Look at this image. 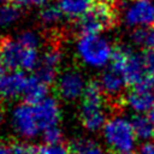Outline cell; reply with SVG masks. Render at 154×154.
<instances>
[{
    "label": "cell",
    "mask_w": 154,
    "mask_h": 154,
    "mask_svg": "<svg viewBox=\"0 0 154 154\" xmlns=\"http://www.w3.org/2000/svg\"><path fill=\"white\" fill-rule=\"evenodd\" d=\"M114 47L101 34L79 35L76 42V53L79 60L91 69H103L111 64Z\"/></svg>",
    "instance_id": "obj_1"
},
{
    "label": "cell",
    "mask_w": 154,
    "mask_h": 154,
    "mask_svg": "<svg viewBox=\"0 0 154 154\" xmlns=\"http://www.w3.org/2000/svg\"><path fill=\"white\" fill-rule=\"evenodd\" d=\"M105 96L106 95L103 94L99 82H90L81 97V122L84 129L90 132L102 130L108 119L105 106Z\"/></svg>",
    "instance_id": "obj_2"
},
{
    "label": "cell",
    "mask_w": 154,
    "mask_h": 154,
    "mask_svg": "<svg viewBox=\"0 0 154 154\" xmlns=\"http://www.w3.org/2000/svg\"><path fill=\"white\" fill-rule=\"evenodd\" d=\"M101 131L105 144L116 154L132 152L136 147L137 136L131 119L123 114H116L108 118Z\"/></svg>",
    "instance_id": "obj_3"
},
{
    "label": "cell",
    "mask_w": 154,
    "mask_h": 154,
    "mask_svg": "<svg viewBox=\"0 0 154 154\" xmlns=\"http://www.w3.org/2000/svg\"><path fill=\"white\" fill-rule=\"evenodd\" d=\"M40 49L24 47L18 38L5 37L0 45V59L8 70L35 71L40 61Z\"/></svg>",
    "instance_id": "obj_4"
},
{
    "label": "cell",
    "mask_w": 154,
    "mask_h": 154,
    "mask_svg": "<svg viewBox=\"0 0 154 154\" xmlns=\"http://www.w3.org/2000/svg\"><path fill=\"white\" fill-rule=\"evenodd\" d=\"M117 11L114 5L96 1L76 22V30L79 35L83 34H101L102 31L109 30L116 25Z\"/></svg>",
    "instance_id": "obj_5"
},
{
    "label": "cell",
    "mask_w": 154,
    "mask_h": 154,
    "mask_svg": "<svg viewBox=\"0 0 154 154\" xmlns=\"http://www.w3.org/2000/svg\"><path fill=\"white\" fill-rule=\"evenodd\" d=\"M111 65L117 67L124 75L128 84L137 85L148 78L142 54L135 53L130 47H114Z\"/></svg>",
    "instance_id": "obj_6"
},
{
    "label": "cell",
    "mask_w": 154,
    "mask_h": 154,
    "mask_svg": "<svg viewBox=\"0 0 154 154\" xmlns=\"http://www.w3.org/2000/svg\"><path fill=\"white\" fill-rule=\"evenodd\" d=\"M11 126L13 131L24 140H31L42 134L34 105L29 102H20L11 111Z\"/></svg>",
    "instance_id": "obj_7"
},
{
    "label": "cell",
    "mask_w": 154,
    "mask_h": 154,
    "mask_svg": "<svg viewBox=\"0 0 154 154\" xmlns=\"http://www.w3.org/2000/svg\"><path fill=\"white\" fill-rule=\"evenodd\" d=\"M123 19L134 29L154 26V0H130L124 7Z\"/></svg>",
    "instance_id": "obj_8"
},
{
    "label": "cell",
    "mask_w": 154,
    "mask_h": 154,
    "mask_svg": "<svg viewBox=\"0 0 154 154\" xmlns=\"http://www.w3.org/2000/svg\"><path fill=\"white\" fill-rule=\"evenodd\" d=\"M88 83L82 72L75 69H69L61 72L57 78L58 94L66 101L81 99L85 91Z\"/></svg>",
    "instance_id": "obj_9"
},
{
    "label": "cell",
    "mask_w": 154,
    "mask_h": 154,
    "mask_svg": "<svg viewBox=\"0 0 154 154\" xmlns=\"http://www.w3.org/2000/svg\"><path fill=\"white\" fill-rule=\"evenodd\" d=\"M125 106L135 114L149 113L154 107V90L150 87L148 78L137 85H134L124 96Z\"/></svg>",
    "instance_id": "obj_10"
},
{
    "label": "cell",
    "mask_w": 154,
    "mask_h": 154,
    "mask_svg": "<svg viewBox=\"0 0 154 154\" xmlns=\"http://www.w3.org/2000/svg\"><path fill=\"white\" fill-rule=\"evenodd\" d=\"M63 59V53L57 46L47 47L40 57L38 65L35 70V75L48 84H52L58 78L59 66Z\"/></svg>",
    "instance_id": "obj_11"
},
{
    "label": "cell",
    "mask_w": 154,
    "mask_h": 154,
    "mask_svg": "<svg viewBox=\"0 0 154 154\" xmlns=\"http://www.w3.org/2000/svg\"><path fill=\"white\" fill-rule=\"evenodd\" d=\"M28 76L20 70H8L0 76V99L13 100L23 96Z\"/></svg>",
    "instance_id": "obj_12"
},
{
    "label": "cell",
    "mask_w": 154,
    "mask_h": 154,
    "mask_svg": "<svg viewBox=\"0 0 154 154\" xmlns=\"http://www.w3.org/2000/svg\"><path fill=\"white\" fill-rule=\"evenodd\" d=\"M34 109H35V114L42 132L46 129L59 124L61 111H60L59 102L54 97L47 96L45 100L35 103Z\"/></svg>",
    "instance_id": "obj_13"
},
{
    "label": "cell",
    "mask_w": 154,
    "mask_h": 154,
    "mask_svg": "<svg viewBox=\"0 0 154 154\" xmlns=\"http://www.w3.org/2000/svg\"><path fill=\"white\" fill-rule=\"evenodd\" d=\"M99 84L106 96L116 99L123 94L125 87L128 85V82L124 75L117 67L109 64L101 73L99 78Z\"/></svg>",
    "instance_id": "obj_14"
},
{
    "label": "cell",
    "mask_w": 154,
    "mask_h": 154,
    "mask_svg": "<svg viewBox=\"0 0 154 154\" xmlns=\"http://www.w3.org/2000/svg\"><path fill=\"white\" fill-rule=\"evenodd\" d=\"M49 91V84L42 81L38 76L30 75L28 76V81L25 84V89L23 93V99L25 102H29L31 105H35L42 100H45Z\"/></svg>",
    "instance_id": "obj_15"
},
{
    "label": "cell",
    "mask_w": 154,
    "mask_h": 154,
    "mask_svg": "<svg viewBox=\"0 0 154 154\" xmlns=\"http://www.w3.org/2000/svg\"><path fill=\"white\" fill-rule=\"evenodd\" d=\"M59 6L64 13V16L69 19H78L84 13L89 11V8L95 2L94 0H59Z\"/></svg>",
    "instance_id": "obj_16"
},
{
    "label": "cell",
    "mask_w": 154,
    "mask_h": 154,
    "mask_svg": "<svg viewBox=\"0 0 154 154\" xmlns=\"http://www.w3.org/2000/svg\"><path fill=\"white\" fill-rule=\"evenodd\" d=\"M131 123L137 140L147 142L154 138V123L149 117H147L146 114H135L131 118Z\"/></svg>",
    "instance_id": "obj_17"
},
{
    "label": "cell",
    "mask_w": 154,
    "mask_h": 154,
    "mask_svg": "<svg viewBox=\"0 0 154 154\" xmlns=\"http://www.w3.org/2000/svg\"><path fill=\"white\" fill-rule=\"evenodd\" d=\"M64 13L60 8L59 5H53V4H47L43 7H41L40 11V22L46 25V26H54L58 23H60L64 18Z\"/></svg>",
    "instance_id": "obj_18"
},
{
    "label": "cell",
    "mask_w": 154,
    "mask_h": 154,
    "mask_svg": "<svg viewBox=\"0 0 154 154\" xmlns=\"http://www.w3.org/2000/svg\"><path fill=\"white\" fill-rule=\"evenodd\" d=\"M20 10L16 4H0V29L14 24L20 17Z\"/></svg>",
    "instance_id": "obj_19"
},
{
    "label": "cell",
    "mask_w": 154,
    "mask_h": 154,
    "mask_svg": "<svg viewBox=\"0 0 154 154\" xmlns=\"http://www.w3.org/2000/svg\"><path fill=\"white\" fill-rule=\"evenodd\" d=\"M132 42L144 49L154 48V28H136L131 34Z\"/></svg>",
    "instance_id": "obj_20"
},
{
    "label": "cell",
    "mask_w": 154,
    "mask_h": 154,
    "mask_svg": "<svg viewBox=\"0 0 154 154\" xmlns=\"http://www.w3.org/2000/svg\"><path fill=\"white\" fill-rule=\"evenodd\" d=\"M0 154H37V147L25 142L8 143L0 141Z\"/></svg>",
    "instance_id": "obj_21"
},
{
    "label": "cell",
    "mask_w": 154,
    "mask_h": 154,
    "mask_svg": "<svg viewBox=\"0 0 154 154\" xmlns=\"http://www.w3.org/2000/svg\"><path fill=\"white\" fill-rule=\"evenodd\" d=\"M67 154H106L102 147L91 140H81L72 144Z\"/></svg>",
    "instance_id": "obj_22"
},
{
    "label": "cell",
    "mask_w": 154,
    "mask_h": 154,
    "mask_svg": "<svg viewBox=\"0 0 154 154\" xmlns=\"http://www.w3.org/2000/svg\"><path fill=\"white\" fill-rule=\"evenodd\" d=\"M18 41L26 48L40 49L41 46V36L38 32L34 30H24L17 36Z\"/></svg>",
    "instance_id": "obj_23"
},
{
    "label": "cell",
    "mask_w": 154,
    "mask_h": 154,
    "mask_svg": "<svg viewBox=\"0 0 154 154\" xmlns=\"http://www.w3.org/2000/svg\"><path fill=\"white\" fill-rule=\"evenodd\" d=\"M41 136L45 143H61L63 140V132L58 125L46 129Z\"/></svg>",
    "instance_id": "obj_24"
},
{
    "label": "cell",
    "mask_w": 154,
    "mask_h": 154,
    "mask_svg": "<svg viewBox=\"0 0 154 154\" xmlns=\"http://www.w3.org/2000/svg\"><path fill=\"white\" fill-rule=\"evenodd\" d=\"M69 150L61 143H43L37 147V154H67Z\"/></svg>",
    "instance_id": "obj_25"
},
{
    "label": "cell",
    "mask_w": 154,
    "mask_h": 154,
    "mask_svg": "<svg viewBox=\"0 0 154 154\" xmlns=\"http://www.w3.org/2000/svg\"><path fill=\"white\" fill-rule=\"evenodd\" d=\"M148 77H154V48L146 49L142 54Z\"/></svg>",
    "instance_id": "obj_26"
},
{
    "label": "cell",
    "mask_w": 154,
    "mask_h": 154,
    "mask_svg": "<svg viewBox=\"0 0 154 154\" xmlns=\"http://www.w3.org/2000/svg\"><path fill=\"white\" fill-rule=\"evenodd\" d=\"M14 4L19 6L20 8L26 6H34V7H43L45 5L49 4V0H16Z\"/></svg>",
    "instance_id": "obj_27"
},
{
    "label": "cell",
    "mask_w": 154,
    "mask_h": 154,
    "mask_svg": "<svg viewBox=\"0 0 154 154\" xmlns=\"http://www.w3.org/2000/svg\"><path fill=\"white\" fill-rule=\"evenodd\" d=\"M137 154H154V141H147L141 144Z\"/></svg>",
    "instance_id": "obj_28"
},
{
    "label": "cell",
    "mask_w": 154,
    "mask_h": 154,
    "mask_svg": "<svg viewBox=\"0 0 154 154\" xmlns=\"http://www.w3.org/2000/svg\"><path fill=\"white\" fill-rule=\"evenodd\" d=\"M97 1L107 2V4H111V5H114V6H116V4H118V2H119V1H122V0H97Z\"/></svg>",
    "instance_id": "obj_29"
},
{
    "label": "cell",
    "mask_w": 154,
    "mask_h": 154,
    "mask_svg": "<svg viewBox=\"0 0 154 154\" xmlns=\"http://www.w3.org/2000/svg\"><path fill=\"white\" fill-rule=\"evenodd\" d=\"M5 69H6V67H5L4 63H2V61H1V59H0V76H1V75L5 72Z\"/></svg>",
    "instance_id": "obj_30"
},
{
    "label": "cell",
    "mask_w": 154,
    "mask_h": 154,
    "mask_svg": "<svg viewBox=\"0 0 154 154\" xmlns=\"http://www.w3.org/2000/svg\"><path fill=\"white\" fill-rule=\"evenodd\" d=\"M149 118H150V120L154 123V107L150 109V112H149V116H148Z\"/></svg>",
    "instance_id": "obj_31"
},
{
    "label": "cell",
    "mask_w": 154,
    "mask_h": 154,
    "mask_svg": "<svg viewBox=\"0 0 154 154\" xmlns=\"http://www.w3.org/2000/svg\"><path fill=\"white\" fill-rule=\"evenodd\" d=\"M148 82H149L150 87H152L153 90H154V77H148Z\"/></svg>",
    "instance_id": "obj_32"
},
{
    "label": "cell",
    "mask_w": 154,
    "mask_h": 154,
    "mask_svg": "<svg viewBox=\"0 0 154 154\" xmlns=\"http://www.w3.org/2000/svg\"><path fill=\"white\" fill-rule=\"evenodd\" d=\"M16 0H0V4H14Z\"/></svg>",
    "instance_id": "obj_33"
},
{
    "label": "cell",
    "mask_w": 154,
    "mask_h": 154,
    "mask_svg": "<svg viewBox=\"0 0 154 154\" xmlns=\"http://www.w3.org/2000/svg\"><path fill=\"white\" fill-rule=\"evenodd\" d=\"M118 154H135L134 152H124V153H118Z\"/></svg>",
    "instance_id": "obj_34"
},
{
    "label": "cell",
    "mask_w": 154,
    "mask_h": 154,
    "mask_svg": "<svg viewBox=\"0 0 154 154\" xmlns=\"http://www.w3.org/2000/svg\"><path fill=\"white\" fill-rule=\"evenodd\" d=\"M1 40H2V38H0V45H1Z\"/></svg>",
    "instance_id": "obj_35"
}]
</instances>
